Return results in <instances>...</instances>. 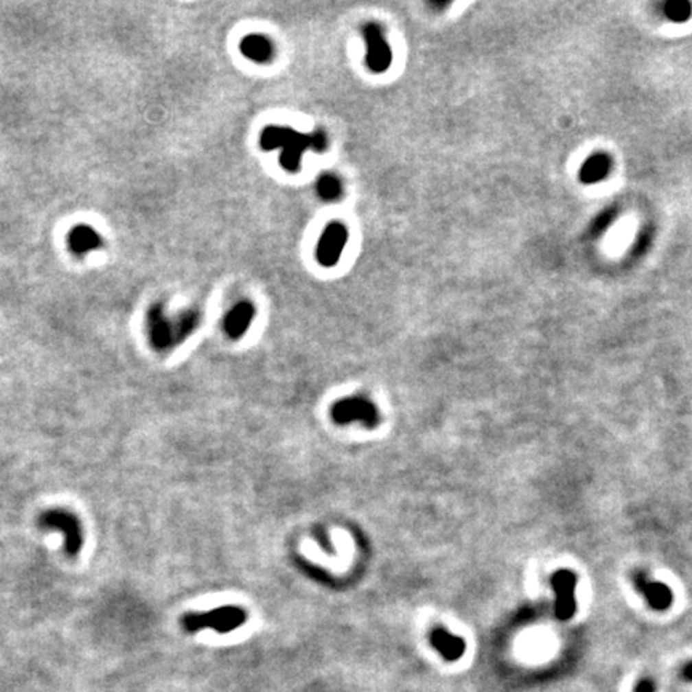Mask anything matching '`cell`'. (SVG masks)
I'll return each mask as SVG.
<instances>
[{"instance_id":"30bf717a","label":"cell","mask_w":692,"mask_h":692,"mask_svg":"<svg viewBox=\"0 0 692 692\" xmlns=\"http://www.w3.org/2000/svg\"><path fill=\"white\" fill-rule=\"evenodd\" d=\"M431 646L441 654V657L447 662H457L463 657L466 651V643L463 638L457 636L447 632L444 627H436L430 634Z\"/></svg>"},{"instance_id":"8fae6325","label":"cell","mask_w":692,"mask_h":692,"mask_svg":"<svg viewBox=\"0 0 692 692\" xmlns=\"http://www.w3.org/2000/svg\"><path fill=\"white\" fill-rule=\"evenodd\" d=\"M255 316V306L250 301H239L238 305L231 308L228 314L224 317L223 327L224 332L231 338L238 340L245 335L252 324Z\"/></svg>"},{"instance_id":"6da1fadb","label":"cell","mask_w":692,"mask_h":692,"mask_svg":"<svg viewBox=\"0 0 692 692\" xmlns=\"http://www.w3.org/2000/svg\"><path fill=\"white\" fill-rule=\"evenodd\" d=\"M260 144L266 151L281 148V157L279 162L287 172L300 170L301 156L306 149H312L316 152H324L329 144L325 133L317 130L314 133H300L290 127H279V125H269L262 132Z\"/></svg>"},{"instance_id":"8992f818","label":"cell","mask_w":692,"mask_h":692,"mask_svg":"<svg viewBox=\"0 0 692 692\" xmlns=\"http://www.w3.org/2000/svg\"><path fill=\"white\" fill-rule=\"evenodd\" d=\"M551 588L555 590V615L560 620H569L577 610L575 586L577 575L572 570H556L550 579Z\"/></svg>"},{"instance_id":"5b68a950","label":"cell","mask_w":692,"mask_h":692,"mask_svg":"<svg viewBox=\"0 0 692 692\" xmlns=\"http://www.w3.org/2000/svg\"><path fill=\"white\" fill-rule=\"evenodd\" d=\"M362 36L365 38V62L367 67L375 74H382L391 66L393 53L391 47L384 37V34L377 23H365L362 27Z\"/></svg>"},{"instance_id":"277c9868","label":"cell","mask_w":692,"mask_h":692,"mask_svg":"<svg viewBox=\"0 0 692 692\" xmlns=\"http://www.w3.org/2000/svg\"><path fill=\"white\" fill-rule=\"evenodd\" d=\"M330 417L336 425H349L359 422L365 428H375L380 423V412L373 401L365 396H349L332 406Z\"/></svg>"},{"instance_id":"52a82bcc","label":"cell","mask_w":692,"mask_h":692,"mask_svg":"<svg viewBox=\"0 0 692 692\" xmlns=\"http://www.w3.org/2000/svg\"><path fill=\"white\" fill-rule=\"evenodd\" d=\"M348 228L340 221L327 224L316 249V258L322 266L332 268L338 263L346 242H348Z\"/></svg>"},{"instance_id":"7a4b0ae2","label":"cell","mask_w":692,"mask_h":692,"mask_svg":"<svg viewBox=\"0 0 692 692\" xmlns=\"http://www.w3.org/2000/svg\"><path fill=\"white\" fill-rule=\"evenodd\" d=\"M37 526L42 531H55L62 535V545L67 557H77L84 546V529L77 514L71 509H45L37 518Z\"/></svg>"},{"instance_id":"3957f363","label":"cell","mask_w":692,"mask_h":692,"mask_svg":"<svg viewBox=\"0 0 692 692\" xmlns=\"http://www.w3.org/2000/svg\"><path fill=\"white\" fill-rule=\"evenodd\" d=\"M247 622V612L238 606L207 610V612H186L181 617V627L187 633H196L210 628L218 633H231Z\"/></svg>"},{"instance_id":"2e32d148","label":"cell","mask_w":692,"mask_h":692,"mask_svg":"<svg viewBox=\"0 0 692 692\" xmlns=\"http://www.w3.org/2000/svg\"><path fill=\"white\" fill-rule=\"evenodd\" d=\"M681 675H682V678H684L686 681H691L692 682V662L686 663L684 668H682Z\"/></svg>"},{"instance_id":"9a60e30c","label":"cell","mask_w":692,"mask_h":692,"mask_svg":"<svg viewBox=\"0 0 692 692\" xmlns=\"http://www.w3.org/2000/svg\"><path fill=\"white\" fill-rule=\"evenodd\" d=\"M634 692H656V686H654V682L649 678H643V680L638 681Z\"/></svg>"},{"instance_id":"5bb4252c","label":"cell","mask_w":692,"mask_h":692,"mask_svg":"<svg viewBox=\"0 0 692 692\" xmlns=\"http://www.w3.org/2000/svg\"><path fill=\"white\" fill-rule=\"evenodd\" d=\"M341 181L338 180V176H335L334 173H324V175L319 176L317 180V192L324 200H335L341 196Z\"/></svg>"},{"instance_id":"4fadbf2b","label":"cell","mask_w":692,"mask_h":692,"mask_svg":"<svg viewBox=\"0 0 692 692\" xmlns=\"http://www.w3.org/2000/svg\"><path fill=\"white\" fill-rule=\"evenodd\" d=\"M69 242L71 247L74 249L76 252L84 253L98 247L100 238L98 234L95 233V229L89 228V226H79V228L72 229V233L69 235Z\"/></svg>"},{"instance_id":"9c48e42d","label":"cell","mask_w":692,"mask_h":692,"mask_svg":"<svg viewBox=\"0 0 692 692\" xmlns=\"http://www.w3.org/2000/svg\"><path fill=\"white\" fill-rule=\"evenodd\" d=\"M148 325H149V338H151V343L157 351H165L170 348L172 345L178 343L175 321L168 319V317L163 314V311L159 310V308L151 311Z\"/></svg>"},{"instance_id":"7c38bea8","label":"cell","mask_w":692,"mask_h":692,"mask_svg":"<svg viewBox=\"0 0 692 692\" xmlns=\"http://www.w3.org/2000/svg\"><path fill=\"white\" fill-rule=\"evenodd\" d=\"M240 51L244 56L255 62H268L274 55V45L266 36L262 34H249L240 42Z\"/></svg>"},{"instance_id":"ba28073f","label":"cell","mask_w":692,"mask_h":692,"mask_svg":"<svg viewBox=\"0 0 692 692\" xmlns=\"http://www.w3.org/2000/svg\"><path fill=\"white\" fill-rule=\"evenodd\" d=\"M633 584L654 610H667L671 606L673 593L670 586L662 581L651 580L646 572H636L633 575Z\"/></svg>"}]
</instances>
